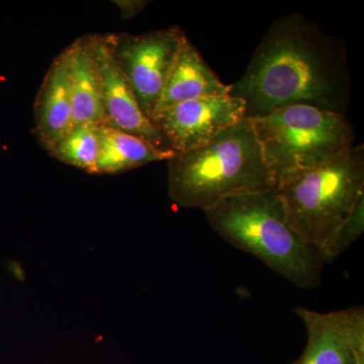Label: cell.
Segmentation results:
<instances>
[{"mask_svg":"<svg viewBox=\"0 0 364 364\" xmlns=\"http://www.w3.org/2000/svg\"><path fill=\"white\" fill-rule=\"evenodd\" d=\"M245 102L241 98H196L155 112L150 121L166 139L174 153L203 147L222 132L245 119Z\"/></svg>","mask_w":364,"mask_h":364,"instance_id":"7","label":"cell"},{"mask_svg":"<svg viewBox=\"0 0 364 364\" xmlns=\"http://www.w3.org/2000/svg\"><path fill=\"white\" fill-rule=\"evenodd\" d=\"M306 330L305 350L291 364H364V308L320 313L296 306Z\"/></svg>","mask_w":364,"mask_h":364,"instance_id":"8","label":"cell"},{"mask_svg":"<svg viewBox=\"0 0 364 364\" xmlns=\"http://www.w3.org/2000/svg\"><path fill=\"white\" fill-rule=\"evenodd\" d=\"M97 128L93 124L74 127L53 147L50 155L87 173L97 174L100 141Z\"/></svg>","mask_w":364,"mask_h":364,"instance_id":"14","label":"cell"},{"mask_svg":"<svg viewBox=\"0 0 364 364\" xmlns=\"http://www.w3.org/2000/svg\"><path fill=\"white\" fill-rule=\"evenodd\" d=\"M287 219L311 246L328 256L340 229L364 196V147L352 146L332 161L277 186Z\"/></svg>","mask_w":364,"mask_h":364,"instance_id":"4","label":"cell"},{"mask_svg":"<svg viewBox=\"0 0 364 364\" xmlns=\"http://www.w3.org/2000/svg\"><path fill=\"white\" fill-rule=\"evenodd\" d=\"M35 133L48 152L72 129L70 71L66 50L53 60L36 98Z\"/></svg>","mask_w":364,"mask_h":364,"instance_id":"10","label":"cell"},{"mask_svg":"<svg viewBox=\"0 0 364 364\" xmlns=\"http://www.w3.org/2000/svg\"><path fill=\"white\" fill-rule=\"evenodd\" d=\"M250 119L277 188L353 146V127L346 116L313 105H287Z\"/></svg>","mask_w":364,"mask_h":364,"instance_id":"5","label":"cell"},{"mask_svg":"<svg viewBox=\"0 0 364 364\" xmlns=\"http://www.w3.org/2000/svg\"><path fill=\"white\" fill-rule=\"evenodd\" d=\"M186 35L179 26L152 32L107 33L105 44L133 88L139 105L150 119Z\"/></svg>","mask_w":364,"mask_h":364,"instance_id":"6","label":"cell"},{"mask_svg":"<svg viewBox=\"0 0 364 364\" xmlns=\"http://www.w3.org/2000/svg\"><path fill=\"white\" fill-rule=\"evenodd\" d=\"M277 188L248 117L213 142L168 160V191L181 208L205 210L229 196Z\"/></svg>","mask_w":364,"mask_h":364,"instance_id":"3","label":"cell"},{"mask_svg":"<svg viewBox=\"0 0 364 364\" xmlns=\"http://www.w3.org/2000/svg\"><path fill=\"white\" fill-rule=\"evenodd\" d=\"M95 54L102 80L105 126L147 141L158 149H170L166 139L141 109L133 88L107 49L102 35H95Z\"/></svg>","mask_w":364,"mask_h":364,"instance_id":"9","label":"cell"},{"mask_svg":"<svg viewBox=\"0 0 364 364\" xmlns=\"http://www.w3.org/2000/svg\"><path fill=\"white\" fill-rule=\"evenodd\" d=\"M100 141L97 174H117L153 162L168 160L173 151L158 149L154 145L109 126L97 128Z\"/></svg>","mask_w":364,"mask_h":364,"instance_id":"13","label":"cell"},{"mask_svg":"<svg viewBox=\"0 0 364 364\" xmlns=\"http://www.w3.org/2000/svg\"><path fill=\"white\" fill-rule=\"evenodd\" d=\"M364 231V196L356 203L351 214L347 218L343 226L340 229L337 235L334 245L330 251L328 256V263L339 257L342 253H344L352 244L358 240L359 237L363 234Z\"/></svg>","mask_w":364,"mask_h":364,"instance_id":"15","label":"cell"},{"mask_svg":"<svg viewBox=\"0 0 364 364\" xmlns=\"http://www.w3.org/2000/svg\"><path fill=\"white\" fill-rule=\"evenodd\" d=\"M203 212L225 241L252 254L294 286H320L327 264L324 254L289 225L277 188L229 196Z\"/></svg>","mask_w":364,"mask_h":364,"instance_id":"2","label":"cell"},{"mask_svg":"<svg viewBox=\"0 0 364 364\" xmlns=\"http://www.w3.org/2000/svg\"><path fill=\"white\" fill-rule=\"evenodd\" d=\"M351 85L344 40L293 13L269 26L229 95L243 100L248 119L293 105L345 116Z\"/></svg>","mask_w":364,"mask_h":364,"instance_id":"1","label":"cell"},{"mask_svg":"<svg viewBox=\"0 0 364 364\" xmlns=\"http://www.w3.org/2000/svg\"><path fill=\"white\" fill-rule=\"evenodd\" d=\"M70 71L72 128L104 126L102 80L95 54V35L83 36L66 48Z\"/></svg>","mask_w":364,"mask_h":364,"instance_id":"11","label":"cell"},{"mask_svg":"<svg viewBox=\"0 0 364 364\" xmlns=\"http://www.w3.org/2000/svg\"><path fill=\"white\" fill-rule=\"evenodd\" d=\"M117 6L121 9L124 18H132L143 11L144 7L147 6L148 1L141 0H129V1H116Z\"/></svg>","mask_w":364,"mask_h":364,"instance_id":"16","label":"cell"},{"mask_svg":"<svg viewBox=\"0 0 364 364\" xmlns=\"http://www.w3.org/2000/svg\"><path fill=\"white\" fill-rule=\"evenodd\" d=\"M231 85L220 80L186 37L177 54L154 114L196 98L229 95Z\"/></svg>","mask_w":364,"mask_h":364,"instance_id":"12","label":"cell"}]
</instances>
